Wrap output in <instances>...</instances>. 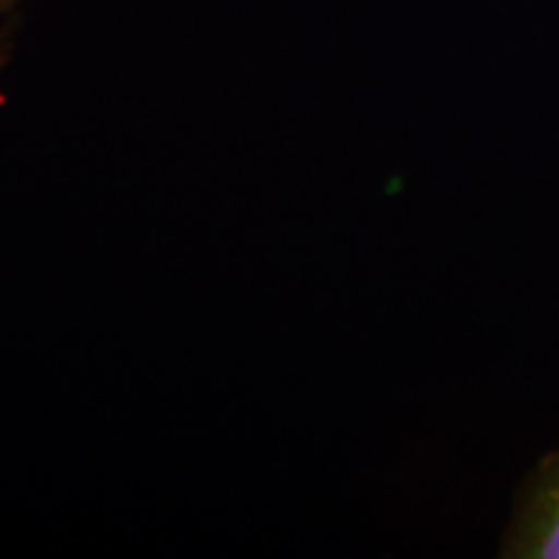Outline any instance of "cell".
<instances>
[{"label":"cell","instance_id":"1","mask_svg":"<svg viewBox=\"0 0 559 559\" xmlns=\"http://www.w3.org/2000/svg\"><path fill=\"white\" fill-rule=\"evenodd\" d=\"M498 557L559 559V449L523 477Z\"/></svg>","mask_w":559,"mask_h":559},{"label":"cell","instance_id":"2","mask_svg":"<svg viewBox=\"0 0 559 559\" xmlns=\"http://www.w3.org/2000/svg\"><path fill=\"white\" fill-rule=\"evenodd\" d=\"M13 3H16V0H0V11L13 9Z\"/></svg>","mask_w":559,"mask_h":559}]
</instances>
